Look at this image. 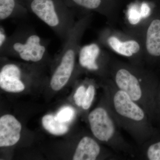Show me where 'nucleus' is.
I'll return each mask as SVG.
<instances>
[{
	"label": "nucleus",
	"mask_w": 160,
	"mask_h": 160,
	"mask_svg": "<svg viewBox=\"0 0 160 160\" xmlns=\"http://www.w3.org/2000/svg\"><path fill=\"white\" fill-rule=\"evenodd\" d=\"M109 78L118 89L145 109L152 122L155 120V97L159 83L151 71L145 66L112 58Z\"/></svg>",
	"instance_id": "nucleus-1"
},
{
	"label": "nucleus",
	"mask_w": 160,
	"mask_h": 160,
	"mask_svg": "<svg viewBox=\"0 0 160 160\" xmlns=\"http://www.w3.org/2000/svg\"><path fill=\"white\" fill-rule=\"evenodd\" d=\"M102 87L112 112L120 127L139 146L150 139L156 131L145 109L125 92L118 89L110 78L103 80Z\"/></svg>",
	"instance_id": "nucleus-2"
},
{
	"label": "nucleus",
	"mask_w": 160,
	"mask_h": 160,
	"mask_svg": "<svg viewBox=\"0 0 160 160\" xmlns=\"http://www.w3.org/2000/svg\"><path fill=\"white\" fill-rule=\"evenodd\" d=\"M88 120L92 133L99 142L118 155L137 158V150L123 138L105 95L101 105L89 112Z\"/></svg>",
	"instance_id": "nucleus-3"
},
{
	"label": "nucleus",
	"mask_w": 160,
	"mask_h": 160,
	"mask_svg": "<svg viewBox=\"0 0 160 160\" xmlns=\"http://www.w3.org/2000/svg\"><path fill=\"white\" fill-rule=\"evenodd\" d=\"M26 7L50 27L63 42L75 24V10L64 0H30Z\"/></svg>",
	"instance_id": "nucleus-4"
},
{
	"label": "nucleus",
	"mask_w": 160,
	"mask_h": 160,
	"mask_svg": "<svg viewBox=\"0 0 160 160\" xmlns=\"http://www.w3.org/2000/svg\"><path fill=\"white\" fill-rule=\"evenodd\" d=\"M48 42L33 29L27 27L17 29L0 49L2 56L19 58L27 62H41L48 56Z\"/></svg>",
	"instance_id": "nucleus-5"
},
{
	"label": "nucleus",
	"mask_w": 160,
	"mask_h": 160,
	"mask_svg": "<svg viewBox=\"0 0 160 160\" xmlns=\"http://www.w3.org/2000/svg\"><path fill=\"white\" fill-rule=\"evenodd\" d=\"M97 41L103 47L127 58L131 64L146 66L142 40L139 35L118 31L109 26L99 32Z\"/></svg>",
	"instance_id": "nucleus-6"
},
{
	"label": "nucleus",
	"mask_w": 160,
	"mask_h": 160,
	"mask_svg": "<svg viewBox=\"0 0 160 160\" xmlns=\"http://www.w3.org/2000/svg\"><path fill=\"white\" fill-rule=\"evenodd\" d=\"M112 57L98 41L81 46L78 53L81 69L99 76L102 79L109 78Z\"/></svg>",
	"instance_id": "nucleus-7"
},
{
	"label": "nucleus",
	"mask_w": 160,
	"mask_h": 160,
	"mask_svg": "<svg viewBox=\"0 0 160 160\" xmlns=\"http://www.w3.org/2000/svg\"><path fill=\"white\" fill-rule=\"evenodd\" d=\"M144 47L145 65L152 66L160 60V18L152 14L140 29Z\"/></svg>",
	"instance_id": "nucleus-8"
},
{
	"label": "nucleus",
	"mask_w": 160,
	"mask_h": 160,
	"mask_svg": "<svg viewBox=\"0 0 160 160\" xmlns=\"http://www.w3.org/2000/svg\"><path fill=\"white\" fill-rule=\"evenodd\" d=\"M111 149L103 148L97 139L84 136L79 141L72 159L73 160H118L121 158Z\"/></svg>",
	"instance_id": "nucleus-9"
},
{
	"label": "nucleus",
	"mask_w": 160,
	"mask_h": 160,
	"mask_svg": "<svg viewBox=\"0 0 160 160\" xmlns=\"http://www.w3.org/2000/svg\"><path fill=\"white\" fill-rule=\"evenodd\" d=\"M22 125L13 116L5 115L0 118V146H13L21 137Z\"/></svg>",
	"instance_id": "nucleus-10"
},
{
	"label": "nucleus",
	"mask_w": 160,
	"mask_h": 160,
	"mask_svg": "<svg viewBox=\"0 0 160 160\" xmlns=\"http://www.w3.org/2000/svg\"><path fill=\"white\" fill-rule=\"evenodd\" d=\"M72 9H82L88 12H95L106 18L107 24L112 27L118 20L115 17L109 8L106 6L104 0H64Z\"/></svg>",
	"instance_id": "nucleus-11"
},
{
	"label": "nucleus",
	"mask_w": 160,
	"mask_h": 160,
	"mask_svg": "<svg viewBox=\"0 0 160 160\" xmlns=\"http://www.w3.org/2000/svg\"><path fill=\"white\" fill-rule=\"evenodd\" d=\"M28 9L19 0H0V20L22 18L28 14Z\"/></svg>",
	"instance_id": "nucleus-12"
},
{
	"label": "nucleus",
	"mask_w": 160,
	"mask_h": 160,
	"mask_svg": "<svg viewBox=\"0 0 160 160\" xmlns=\"http://www.w3.org/2000/svg\"><path fill=\"white\" fill-rule=\"evenodd\" d=\"M157 132L149 140L139 146L137 158L140 159L160 160V138Z\"/></svg>",
	"instance_id": "nucleus-13"
},
{
	"label": "nucleus",
	"mask_w": 160,
	"mask_h": 160,
	"mask_svg": "<svg viewBox=\"0 0 160 160\" xmlns=\"http://www.w3.org/2000/svg\"><path fill=\"white\" fill-rule=\"evenodd\" d=\"M126 19L128 27L125 31H138L145 21L142 17L140 6L136 4L130 5L126 11Z\"/></svg>",
	"instance_id": "nucleus-14"
},
{
	"label": "nucleus",
	"mask_w": 160,
	"mask_h": 160,
	"mask_svg": "<svg viewBox=\"0 0 160 160\" xmlns=\"http://www.w3.org/2000/svg\"><path fill=\"white\" fill-rule=\"evenodd\" d=\"M42 124L44 129L48 132L54 135H62L69 130L66 123L60 122L57 119L55 116L46 115L42 119Z\"/></svg>",
	"instance_id": "nucleus-15"
},
{
	"label": "nucleus",
	"mask_w": 160,
	"mask_h": 160,
	"mask_svg": "<svg viewBox=\"0 0 160 160\" xmlns=\"http://www.w3.org/2000/svg\"><path fill=\"white\" fill-rule=\"evenodd\" d=\"M0 87L6 92H19L25 89V84L21 80L14 78L0 76Z\"/></svg>",
	"instance_id": "nucleus-16"
},
{
	"label": "nucleus",
	"mask_w": 160,
	"mask_h": 160,
	"mask_svg": "<svg viewBox=\"0 0 160 160\" xmlns=\"http://www.w3.org/2000/svg\"><path fill=\"white\" fill-rule=\"evenodd\" d=\"M75 114V111L73 108L70 106H65L60 109L55 117L59 122L66 124L73 119Z\"/></svg>",
	"instance_id": "nucleus-17"
},
{
	"label": "nucleus",
	"mask_w": 160,
	"mask_h": 160,
	"mask_svg": "<svg viewBox=\"0 0 160 160\" xmlns=\"http://www.w3.org/2000/svg\"><path fill=\"white\" fill-rule=\"evenodd\" d=\"M96 87L92 83H90L87 86L85 97L83 99L82 108L84 110H88L91 107L95 95Z\"/></svg>",
	"instance_id": "nucleus-18"
},
{
	"label": "nucleus",
	"mask_w": 160,
	"mask_h": 160,
	"mask_svg": "<svg viewBox=\"0 0 160 160\" xmlns=\"http://www.w3.org/2000/svg\"><path fill=\"white\" fill-rule=\"evenodd\" d=\"M86 89L87 87L84 85H81L78 87L75 92L73 98L76 105L78 107H82Z\"/></svg>",
	"instance_id": "nucleus-19"
},
{
	"label": "nucleus",
	"mask_w": 160,
	"mask_h": 160,
	"mask_svg": "<svg viewBox=\"0 0 160 160\" xmlns=\"http://www.w3.org/2000/svg\"><path fill=\"white\" fill-rule=\"evenodd\" d=\"M155 120L158 119L160 122V84L156 93L154 101Z\"/></svg>",
	"instance_id": "nucleus-20"
},
{
	"label": "nucleus",
	"mask_w": 160,
	"mask_h": 160,
	"mask_svg": "<svg viewBox=\"0 0 160 160\" xmlns=\"http://www.w3.org/2000/svg\"><path fill=\"white\" fill-rule=\"evenodd\" d=\"M140 10L143 19H147L150 16L152 13L151 9L149 4L143 2L140 6Z\"/></svg>",
	"instance_id": "nucleus-21"
},
{
	"label": "nucleus",
	"mask_w": 160,
	"mask_h": 160,
	"mask_svg": "<svg viewBox=\"0 0 160 160\" xmlns=\"http://www.w3.org/2000/svg\"><path fill=\"white\" fill-rule=\"evenodd\" d=\"M9 36H7L6 29L3 26H0V49H2L8 40Z\"/></svg>",
	"instance_id": "nucleus-22"
},
{
	"label": "nucleus",
	"mask_w": 160,
	"mask_h": 160,
	"mask_svg": "<svg viewBox=\"0 0 160 160\" xmlns=\"http://www.w3.org/2000/svg\"><path fill=\"white\" fill-rule=\"evenodd\" d=\"M25 1H26V2H28V1H30V0H25Z\"/></svg>",
	"instance_id": "nucleus-23"
}]
</instances>
